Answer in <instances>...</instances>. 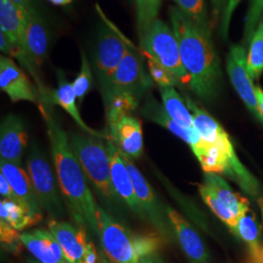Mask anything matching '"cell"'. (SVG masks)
I'll use <instances>...</instances> for the list:
<instances>
[{
	"label": "cell",
	"instance_id": "e575fe53",
	"mask_svg": "<svg viewBox=\"0 0 263 263\" xmlns=\"http://www.w3.org/2000/svg\"><path fill=\"white\" fill-rule=\"evenodd\" d=\"M263 15V0H251L245 20L244 43L250 44L255 28Z\"/></svg>",
	"mask_w": 263,
	"mask_h": 263
},
{
	"label": "cell",
	"instance_id": "44dd1931",
	"mask_svg": "<svg viewBox=\"0 0 263 263\" xmlns=\"http://www.w3.org/2000/svg\"><path fill=\"white\" fill-rule=\"evenodd\" d=\"M22 244L39 262L64 263L66 255L56 238L49 231L35 229L20 235Z\"/></svg>",
	"mask_w": 263,
	"mask_h": 263
},
{
	"label": "cell",
	"instance_id": "8fae6325",
	"mask_svg": "<svg viewBox=\"0 0 263 263\" xmlns=\"http://www.w3.org/2000/svg\"><path fill=\"white\" fill-rule=\"evenodd\" d=\"M226 70L237 94L240 96L249 110L263 124V116L257 101L255 87L247 68V54L243 45H233L230 48L226 60Z\"/></svg>",
	"mask_w": 263,
	"mask_h": 263
},
{
	"label": "cell",
	"instance_id": "ac0fdd59",
	"mask_svg": "<svg viewBox=\"0 0 263 263\" xmlns=\"http://www.w3.org/2000/svg\"><path fill=\"white\" fill-rule=\"evenodd\" d=\"M28 141V133L22 118L8 114L0 127V159L21 164Z\"/></svg>",
	"mask_w": 263,
	"mask_h": 263
},
{
	"label": "cell",
	"instance_id": "603a6c76",
	"mask_svg": "<svg viewBox=\"0 0 263 263\" xmlns=\"http://www.w3.org/2000/svg\"><path fill=\"white\" fill-rule=\"evenodd\" d=\"M26 16L27 12L11 0H0L1 31L7 35L11 42L22 46L25 51Z\"/></svg>",
	"mask_w": 263,
	"mask_h": 263
},
{
	"label": "cell",
	"instance_id": "2e32d148",
	"mask_svg": "<svg viewBox=\"0 0 263 263\" xmlns=\"http://www.w3.org/2000/svg\"><path fill=\"white\" fill-rule=\"evenodd\" d=\"M57 79H58V88L56 90H48L46 94L40 97L39 103L48 102L53 105L54 104L60 105L66 112L70 115V117L74 120V122L81 129V131L107 141L108 140L107 133L96 131L91 127H89L82 119L76 104L77 98H76V92L73 90L72 84L67 81L66 74L63 70L61 69L57 70Z\"/></svg>",
	"mask_w": 263,
	"mask_h": 263
},
{
	"label": "cell",
	"instance_id": "e0dca14e",
	"mask_svg": "<svg viewBox=\"0 0 263 263\" xmlns=\"http://www.w3.org/2000/svg\"><path fill=\"white\" fill-rule=\"evenodd\" d=\"M108 141L132 160L140 159L143 152V137L141 123L133 115L108 127Z\"/></svg>",
	"mask_w": 263,
	"mask_h": 263
},
{
	"label": "cell",
	"instance_id": "1f68e13d",
	"mask_svg": "<svg viewBox=\"0 0 263 263\" xmlns=\"http://www.w3.org/2000/svg\"><path fill=\"white\" fill-rule=\"evenodd\" d=\"M163 0H136V14L139 34L141 36L149 28L155 20Z\"/></svg>",
	"mask_w": 263,
	"mask_h": 263
},
{
	"label": "cell",
	"instance_id": "7bdbcfd3",
	"mask_svg": "<svg viewBox=\"0 0 263 263\" xmlns=\"http://www.w3.org/2000/svg\"><path fill=\"white\" fill-rule=\"evenodd\" d=\"M138 263H165L163 261V259L160 257L159 254H153L151 255H147L143 258H141V260Z\"/></svg>",
	"mask_w": 263,
	"mask_h": 263
},
{
	"label": "cell",
	"instance_id": "4316f807",
	"mask_svg": "<svg viewBox=\"0 0 263 263\" xmlns=\"http://www.w3.org/2000/svg\"><path fill=\"white\" fill-rule=\"evenodd\" d=\"M0 218L16 230H23L35 226L42 219V216L32 215L28 208L16 201L2 199L0 201Z\"/></svg>",
	"mask_w": 263,
	"mask_h": 263
},
{
	"label": "cell",
	"instance_id": "ba28073f",
	"mask_svg": "<svg viewBox=\"0 0 263 263\" xmlns=\"http://www.w3.org/2000/svg\"><path fill=\"white\" fill-rule=\"evenodd\" d=\"M153 83L149 73L144 69L141 55L128 43L122 62L113 73L102 96L103 99H105L114 93L126 92L135 95L141 100Z\"/></svg>",
	"mask_w": 263,
	"mask_h": 263
},
{
	"label": "cell",
	"instance_id": "7c38bea8",
	"mask_svg": "<svg viewBox=\"0 0 263 263\" xmlns=\"http://www.w3.org/2000/svg\"><path fill=\"white\" fill-rule=\"evenodd\" d=\"M141 114L149 121L164 127L180 140L188 143L199 162L207 154L211 144L201 139L196 129H185L179 126L178 123L175 122L167 114L163 105L159 104L151 94L145 99L144 104L141 108Z\"/></svg>",
	"mask_w": 263,
	"mask_h": 263
},
{
	"label": "cell",
	"instance_id": "f546056e",
	"mask_svg": "<svg viewBox=\"0 0 263 263\" xmlns=\"http://www.w3.org/2000/svg\"><path fill=\"white\" fill-rule=\"evenodd\" d=\"M177 8L198 28L211 34L206 0H173Z\"/></svg>",
	"mask_w": 263,
	"mask_h": 263
},
{
	"label": "cell",
	"instance_id": "bcb514c9",
	"mask_svg": "<svg viewBox=\"0 0 263 263\" xmlns=\"http://www.w3.org/2000/svg\"><path fill=\"white\" fill-rule=\"evenodd\" d=\"M28 263H41V262H39V261H32V260H31V261H28Z\"/></svg>",
	"mask_w": 263,
	"mask_h": 263
},
{
	"label": "cell",
	"instance_id": "60d3db41",
	"mask_svg": "<svg viewBox=\"0 0 263 263\" xmlns=\"http://www.w3.org/2000/svg\"><path fill=\"white\" fill-rule=\"evenodd\" d=\"M11 1L14 2L21 8H23L27 13L37 10L35 6V0H11Z\"/></svg>",
	"mask_w": 263,
	"mask_h": 263
},
{
	"label": "cell",
	"instance_id": "484cf974",
	"mask_svg": "<svg viewBox=\"0 0 263 263\" xmlns=\"http://www.w3.org/2000/svg\"><path fill=\"white\" fill-rule=\"evenodd\" d=\"M104 103L107 126L110 127L137 110L140 99L131 93L120 92L107 96L104 99Z\"/></svg>",
	"mask_w": 263,
	"mask_h": 263
},
{
	"label": "cell",
	"instance_id": "5bb4252c",
	"mask_svg": "<svg viewBox=\"0 0 263 263\" xmlns=\"http://www.w3.org/2000/svg\"><path fill=\"white\" fill-rule=\"evenodd\" d=\"M166 213L173 233L189 261L191 263H209L210 259L207 248L196 230L173 208L166 206Z\"/></svg>",
	"mask_w": 263,
	"mask_h": 263
},
{
	"label": "cell",
	"instance_id": "6da1fadb",
	"mask_svg": "<svg viewBox=\"0 0 263 263\" xmlns=\"http://www.w3.org/2000/svg\"><path fill=\"white\" fill-rule=\"evenodd\" d=\"M38 104L47 127L57 179L72 220L76 226L98 237V204L84 172L69 146L68 135L53 112V104L46 102Z\"/></svg>",
	"mask_w": 263,
	"mask_h": 263
},
{
	"label": "cell",
	"instance_id": "cb8c5ba5",
	"mask_svg": "<svg viewBox=\"0 0 263 263\" xmlns=\"http://www.w3.org/2000/svg\"><path fill=\"white\" fill-rule=\"evenodd\" d=\"M204 184L228 207L237 219L250 210L248 200L234 192L226 180L216 174H206Z\"/></svg>",
	"mask_w": 263,
	"mask_h": 263
},
{
	"label": "cell",
	"instance_id": "f1b7e54d",
	"mask_svg": "<svg viewBox=\"0 0 263 263\" xmlns=\"http://www.w3.org/2000/svg\"><path fill=\"white\" fill-rule=\"evenodd\" d=\"M247 68L252 80L258 79L263 72V15L250 42Z\"/></svg>",
	"mask_w": 263,
	"mask_h": 263
},
{
	"label": "cell",
	"instance_id": "d6a6232c",
	"mask_svg": "<svg viewBox=\"0 0 263 263\" xmlns=\"http://www.w3.org/2000/svg\"><path fill=\"white\" fill-rule=\"evenodd\" d=\"M93 86V68L83 50H81V67L80 72L76 76L72 83L73 90L79 104H82L85 97L89 93Z\"/></svg>",
	"mask_w": 263,
	"mask_h": 263
},
{
	"label": "cell",
	"instance_id": "b9f144b4",
	"mask_svg": "<svg viewBox=\"0 0 263 263\" xmlns=\"http://www.w3.org/2000/svg\"><path fill=\"white\" fill-rule=\"evenodd\" d=\"M248 263H263V245L256 250L250 251Z\"/></svg>",
	"mask_w": 263,
	"mask_h": 263
},
{
	"label": "cell",
	"instance_id": "f35d334b",
	"mask_svg": "<svg viewBox=\"0 0 263 263\" xmlns=\"http://www.w3.org/2000/svg\"><path fill=\"white\" fill-rule=\"evenodd\" d=\"M228 1L229 0H211L213 9V22H218V20L221 19Z\"/></svg>",
	"mask_w": 263,
	"mask_h": 263
},
{
	"label": "cell",
	"instance_id": "52a82bcc",
	"mask_svg": "<svg viewBox=\"0 0 263 263\" xmlns=\"http://www.w3.org/2000/svg\"><path fill=\"white\" fill-rule=\"evenodd\" d=\"M142 52L155 59L182 84H189V76L181 62L178 39L173 28L162 20L153 22L149 28L140 36Z\"/></svg>",
	"mask_w": 263,
	"mask_h": 263
},
{
	"label": "cell",
	"instance_id": "3957f363",
	"mask_svg": "<svg viewBox=\"0 0 263 263\" xmlns=\"http://www.w3.org/2000/svg\"><path fill=\"white\" fill-rule=\"evenodd\" d=\"M98 238L103 263H138L156 254L163 244L160 234H136L98 204Z\"/></svg>",
	"mask_w": 263,
	"mask_h": 263
},
{
	"label": "cell",
	"instance_id": "9a60e30c",
	"mask_svg": "<svg viewBox=\"0 0 263 263\" xmlns=\"http://www.w3.org/2000/svg\"><path fill=\"white\" fill-rule=\"evenodd\" d=\"M110 161V177L114 192L120 202L124 203L133 213L141 216V209L136 196L130 173L119 151L110 141H105Z\"/></svg>",
	"mask_w": 263,
	"mask_h": 263
},
{
	"label": "cell",
	"instance_id": "ee69618b",
	"mask_svg": "<svg viewBox=\"0 0 263 263\" xmlns=\"http://www.w3.org/2000/svg\"><path fill=\"white\" fill-rule=\"evenodd\" d=\"M255 92H256V97H257V101L259 104V108L263 116V90L259 87H255Z\"/></svg>",
	"mask_w": 263,
	"mask_h": 263
},
{
	"label": "cell",
	"instance_id": "7a4b0ae2",
	"mask_svg": "<svg viewBox=\"0 0 263 263\" xmlns=\"http://www.w3.org/2000/svg\"><path fill=\"white\" fill-rule=\"evenodd\" d=\"M170 18L182 65L189 76V88L200 99L213 100L219 90L221 70L211 34L198 28L177 7L171 8Z\"/></svg>",
	"mask_w": 263,
	"mask_h": 263
},
{
	"label": "cell",
	"instance_id": "8992f818",
	"mask_svg": "<svg viewBox=\"0 0 263 263\" xmlns=\"http://www.w3.org/2000/svg\"><path fill=\"white\" fill-rule=\"evenodd\" d=\"M27 171L41 210L47 213L51 219H62L65 216L66 209L56 172L35 143H32L29 149Z\"/></svg>",
	"mask_w": 263,
	"mask_h": 263
},
{
	"label": "cell",
	"instance_id": "d4e9b609",
	"mask_svg": "<svg viewBox=\"0 0 263 263\" xmlns=\"http://www.w3.org/2000/svg\"><path fill=\"white\" fill-rule=\"evenodd\" d=\"M162 105L170 117L185 129H195L193 115L174 87H159Z\"/></svg>",
	"mask_w": 263,
	"mask_h": 263
},
{
	"label": "cell",
	"instance_id": "d6986e66",
	"mask_svg": "<svg viewBox=\"0 0 263 263\" xmlns=\"http://www.w3.org/2000/svg\"><path fill=\"white\" fill-rule=\"evenodd\" d=\"M0 173L9 181L16 195V202L28 208L32 215L42 216L28 171L21 164L0 159Z\"/></svg>",
	"mask_w": 263,
	"mask_h": 263
},
{
	"label": "cell",
	"instance_id": "5b68a950",
	"mask_svg": "<svg viewBox=\"0 0 263 263\" xmlns=\"http://www.w3.org/2000/svg\"><path fill=\"white\" fill-rule=\"evenodd\" d=\"M185 103L193 115L194 128L201 139L209 144L218 147L228 157L232 170L231 179H233L248 195L254 198L259 197L260 186L258 181L245 168L236 155L233 144L226 130L215 118L199 107L189 97H185Z\"/></svg>",
	"mask_w": 263,
	"mask_h": 263
},
{
	"label": "cell",
	"instance_id": "30bf717a",
	"mask_svg": "<svg viewBox=\"0 0 263 263\" xmlns=\"http://www.w3.org/2000/svg\"><path fill=\"white\" fill-rule=\"evenodd\" d=\"M121 156L131 176L136 196L141 209V217L148 220L163 239L169 240L174 233L166 213V207H162L151 184L135 165L134 160L125 155L122 151Z\"/></svg>",
	"mask_w": 263,
	"mask_h": 263
},
{
	"label": "cell",
	"instance_id": "83f0119b",
	"mask_svg": "<svg viewBox=\"0 0 263 263\" xmlns=\"http://www.w3.org/2000/svg\"><path fill=\"white\" fill-rule=\"evenodd\" d=\"M249 247V251H254L261 247V229L252 211H247L237 219L235 234Z\"/></svg>",
	"mask_w": 263,
	"mask_h": 263
},
{
	"label": "cell",
	"instance_id": "4dcf8cb0",
	"mask_svg": "<svg viewBox=\"0 0 263 263\" xmlns=\"http://www.w3.org/2000/svg\"><path fill=\"white\" fill-rule=\"evenodd\" d=\"M199 192L208 207L212 210V212L228 227L233 234H235L237 226L235 215L204 183L199 185Z\"/></svg>",
	"mask_w": 263,
	"mask_h": 263
},
{
	"label": "cell",
	"instance_id": "4fadbf2b",
	"mask_svg": "<svg viewBox=\"0 0 263 263\" xmlns=\"http://www.w3.org/2000/svg\"><path fill=\"white\" fill-rule=\"evenodd\" d=\"M0 89L13 103L27 101L39 104V93L12 58L0 57Z\"/></svg>",
	"mask_w": 263,
	"mask_h": 263
},
{
	"label": "cell",
	"instance_id": "836d02e7",
	"mask_svg": "<svg viewBox=\"0 0 263 263\" xmlns=\"http://www.w3.org/2000/svg\"><path fill=\"white\" fill-rule=\"evenodd\" d=\"M141 54L147 61L148 73L154 83H156L159 87H174V88L179 84H181L176 76L172 74L166 67L162 66L151 55L142 51H141Z\"/></svg>",
	"mask_w": 263,
	"mask_h": 263
},
{
	"label": "cell",
	"instance_id": "277c9868",
	"mask_svg": "<svg viewBox=\"0 0 263 263\" xmlns=\"http://www.w3.org/2000/svg\"><path fill=\"white\" fill-rule=\"evenodd\" d=\"M68 142L87 180L100 199L108 206L118 202L111 183L110 161L104 139L84 132H72L68 134Z\"/></svg>",
	"mask_w": 263,
	"mask_h": 263
},
{
	"label": "cell",
	"instance_id": "74e56055",
	"mask_svg": "<svg viewBox=\"0 0 263 263\" xmlns=\"http://www.w3.org/2000/svg\"><path fill=\"white\" fill-rule=\"evenodd\" d=\"M0 194L2 199L16 201V195L10 185L9 181L0 173Z\"/></svg>",
	"mask_w": 263,
	"mask_h": 263
},
{
	"label": "cell",
	"instance_id": "7402d4cb",
	"mask_svg": "<svg viewBox=\"0 0 263 263\" xmlns=\"http://www.w3.org/2000/svg\"><path fill=\"white\" fill-rule=\"evenodd\" d=\"M25 47L35 66H40L47 56L49 34L37 10L27 13L25 23Z\"/></svg>",
	"mask_w": 263,
	"mask_h": 263
},
{
	"label": "cell",
	"instance_id": "7dc6e473",
	"mask_svg": "<svg viewBox=\"0 0 263 263\" xmlns=\"http://www.w3.org/2000/svg\"><path fill=\"white\" fill-rule=\"evenodd\" d=\"M261 213H262V219H263V202H262V204H261Z\"/></svg>",
	"mask_w": 263,
	"mask_h": 263
},
{
	"label": "cell",
	"instance_id": "f6af8a7d",
	"mask_svg": "<svg viewBox=\"0 0 263 263\" xmlns=\"http://www.w3.org/2000/svg\"><path fill=\"white\" fill-rule=\"evenodd\" d=\"M49 2H51L54 5H58V6H64V5H67L69 4L72 0H48Z\"/></svg>",
	"mask_w": 263,
	"mask_h": 263
},
{
	"label": "cell",
	"instance_id": "c3c4849f",
	"mask_svg": "<svg viewBox=\"0 0 263 263\" xmlns=\"http://www.w3.org/2000/svg\"><path fill=\"white\" fill-rule=\"evenodd\" d=\"M64 263H72V262H70V261H68V260H66V261H65V262Z\"/></svg>",
	"mask_w": 263,
	"mask_h": 263
},
{
	"label": "cell",
	"instance_id": "ab89813d",
	"mask_svg": "<svg viewBox=\"0 0 263 263\" xmlns=\"http://www.w3.org/2000/svg\"><path fill=\"white\" fill-rule=\"evenodd\" d=\"M81 263H100L99 254L97 253V249L93 242H89L87 245L86 252Z\"/></svg>",
	"mask_w": 263,
	"mask_h": 263
},
{
	"label": "cell",
	"instance_id": "8d00e7d4",
	"mask_svg": "<svg viewBox=\"0 0 263 263\" xmlns=\"http://www.w3.org/2000/svg\"><path fill=\"white\" fill-rule=\"evenodd\" d=\"M241 0H229L227 5H226V10L222 14V17L220 19V34L223 39H227L228 37V31H229V26L230 22L232 19L233 13L235 11L238 4L240 3Z\"/></svg>",
	"mask_w": 263,
	"mask_h": 263
},
{
	"label": "cell",
	"instance_id": "ffe728a7",
	"mask_svg": "<svg viewBox=\"0 0 263 263\" xmlns=\"http://www.w3.org/2000/svg\"><path fill=\"white\" fill-rule=\"evenodd\" d=\"M48 228L62 247L66 260L72 263H81L88 245L84 228L56 219L49 221Z\"/></svg>",
	"mask_w": 263,
	"mask_h": 263
},
{
	"label": "cell",
	"instance_id": "d590c367",
	"mask_svg": "<svg viewBox=\"0 0 263 263\" xmlns=\"http://www.w3.org/2000/svg\"><path fill=\"white\" fill-rule=\"evenodd\" d=\"M1 224V242L6 246H9L10 250L13 252L14 250H18V246L21 241V237L17 233V230L13 228L4 220H0Z\"/></svg>",
	"mask_w": 263,
	"mask_h": 263
},
{
	"label": "cell",
	"instance_id": "9c48e42d",
	"mask_svg": "<svg viewBox=\"0 0 263 263\" xmlns=\"http://www.w3.org/2000/svg\"><path fill=\"white\" fill-rule=\"evenodd\" d=\"M127 46L126 39L121 38L112 28L103 26L100 28L95 46L93 69L102 93L122 62Z\"/></svg>",
	"mask_w": 263,
	"mask_h": 263
}]
</instances>
